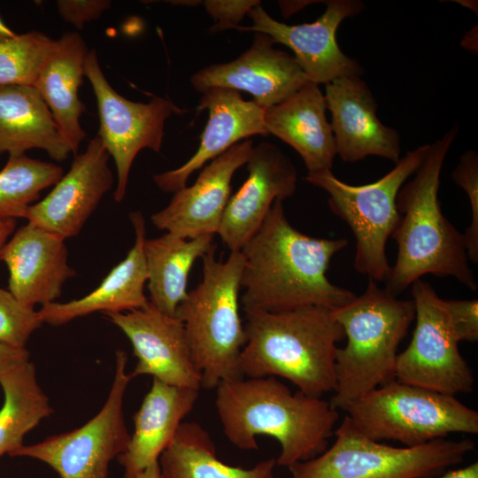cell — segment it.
Masks as SVG:
<instances>
[{
    "mask_svg": "<svg viewBox=\"0 0 478 478\" xmlns=\"http://www.w3.org/2000/svg\"><path fill=\"white\" fill-rule=\"evenodd\" d=\"M344 238H318L295 228L283 200L272 204L259 229L243 246V311L279 312L306 306L337 309L356 295L327 276L332 258L348 245Z\"/></svg>",
    "mask_w": 478,
    "mask_h": 478,
    "instance_id": "cell-1",
    "label": "cell"
},
{
    "mask_svg": "<svg viewBox=\"0 0 478 478\" xmlns=\"http://www.w3.org/2000/svg\"><path fill=\"white\" fill-rule=\"evenodd\" d=\"M215 389V406L227 440L251 451L258 448V436L276 439L280 466L289 468L321 454L339 420L329 402L292 393L274 376L226 381Z\"/></svg>",
    "mask_w": 478,
    "mask_h": 478,
    "instance_id": "cell-2",
    "label": "cell"
},
{
    "mask_svg": "<svg viewBox=\"0 0 478 478\" xmlns=\"http://www.w3.org/2000/svg\"><path fill=\"white\" fill-rule=\"evenodd\" d=\"M458 132L454 125L429 144L413 178L397 193L400 217L391 235L397 255L384 288L393 296L426 274L453 277L467 289H477L464 235L443 214L438 198L441 171Z\"/></svg>",
    "mask_w": 478,
    "mask_h": 478,
    "instance_id": "cell-3",
    "label": "cell"
},
{
    "mask_svg": "<svg viewBox=\"0 0 478 478\" xmlns=\"http://www.w3.org/2000/svg\"><path fill=\"white\" fill-rule=\"evenodd\" d=\"M245 320L246 343L240 357L243 377L279 376L313 397L334 392L337 343L345 336L332 310L245 311Z\"/></svg>",
    "mask_w": 478,
    "mask_h": 478,
    "instance_id": "cell-4",
    "label": "cell"
},
{
    "mask_svg": "<svg viewBox=\"0 0 478 478\" xmlns=\"http://www.w3.org/2000/svg\"><path fill=\"white\" fill-rule=\"evenodd\" d=\"M332 313L347 343L336 352V385L329 403L345 411L395 379L397 349L415 319V307L412 300L399 299L369 279L363 294Z\"/></svg>",
    "mask_w": 478,
    "mask_h": 478,
    "instance_id": "cell-5",
    "label": "cell"
},
{
    "mask_svg": "<svg viewBox=\"0 0 478 478\" xmlns=\"http://www.w3.org/2000/svg\"><path fill=\"white\" fill-rule=\"evenodd\" d=\"M216 246L201 258V282L178 305L201 387L213 389L226 381L243 378L240 357L246 343L239 313V291L244 258L231 251L226 261L215 258Z\"/></svg>",
    "mask_w": 478,
    "mask_h": 478,
    "instance_id": "cell-6",
    "label": "cell"
},
{
    "mask_svg": "<svg viewBox=\"0 0 478 478\" xmlns=\"http://www.w3.org/2000/svg\"><path fill=\"white\" fill-rule=\"evenodd\" d=\"M335 442L317 457L289 467L290 478H434L474 449L469 439H436L413 447L372 440L345 416Z\"/></svg>",
    "mask_w": 478,
    "mask_h": 478,
    "instance_id": "cell-7",
    "label": "cell"
},
{
    "mask_svg": "<svg viewBox=\"0 0 478 478\" xmlns=\"http://www.w3.org/2000/svg\"><path fill=\"white\" fill-rule=\"evenodd\" d=\"M344 412L368 438L396 441L405 447L454 433H478V412L455 396L396 379L371 390Z\"/></svg>",
    "mask_w": 478,
    "mask_h": 478,
    "instance_id": "cell-8",
    "label": "cell"
},
{
    "mask_svg": "<svg viewBox=\"0 0 478 478\" xmlns=\"http://www.w3.org/2000/svg\"><path fill=\"white\" fill-rule=\"evenodd\" d=\"M429 143L408 151L394 168L368 184L351 185L332 170L308 173L305 181L328 194L331 212L344 220L356 239L354 268L374 281H386L390 266L386 243L399 220L397 196L423 161Z\"/></svg>",
    "mask_w": 478,
    "mask_h": 478,
    "instance_id": "cell-9",
    "label": "cell"
},
{
    "mask_svg": "<svg viewBox=\"0 0 478 478\" xmlns=\"http://www.w3.org/2000/svg\"><path fill=\"white\" fill-rule=\"evenodd\" d=\"M127 362V353L118 350L108 397L91 420L78 428L37 443L23 444L10 456L42 461L59 478H107L110 462L126 451L131 436L123 412L125 392L132 379L126 372Z\"/></svg>",
    "mask_w": 478,
    "mask_h": 478,
    "instance_id": "cell-10",
    "label": "cell"
},
{
    "mask_svg": "<svg viewBox=\"0 0 478 478\" xmlns=\"http://www.w3.org/2000/svg\"><path fill=\"white\" fill-rule=\"evenodd\" d=\"M415 328L406 349L398 353L395 379L456 396L473 390L474 378L459 349L444 299L429 283L412 284Z\"/></svg>",
    "mask_w": 478,
    "mask_h": 478,
    "instance_id": "cell-11",
    "label": "cell"
},
{
    "mask_svg": "<svg viewBox=\"0 0 478 478\" xmlns=\"http://www.w3.org/2000/svg\"><path fill=\"white\" fill-rule=\"evenodd\" d=\"M84 75L94 91L100 127L97 136L115 163L117 186L114 200L126 195L128 176L136 155L143 149L159 152L166 120L182 110L170 99L153 96L148 103L134 102L119 94L105 78L95 49L89 50Z\"/></svg>",
    "mask_w": 478,
    "mask_h": 478,
    "instance_id": "cell-12",
    "label": "cell"
},
{
    "mask_svg": "<svg viewBox=\"0 0 478 478\" xmlns=\"http://www.w3.org/2000/svg\"><path fill=\"white\" fill-rule=\"evenodd\" d=\"M326 5L314 22L288 25L272 18L259 4L247 14L252 25L236 29L265 34L274 43L289 47L310 82L326 85L338 78L361 76L363 67L340 49L335 35L342 21L360 13L365 5L359 0H329Z\"/></svg>",
    "mask_w": 478,
    "mask_h": 478,
    "instance_id": "cell-13",
    "label": "cell"
},
{
    "mask_svg": "<svg viewBox=\"0 0 478 478\" xmlns=\"http://www.w3.org/2000/svg\"><path fill=\"white\" fill-rule=\"evenodd\" d=\"M104 314L131 343L137 358L132 378L151 375L169 385L199 389L201 376L188 343L183 323L159 311L150 301L143 308Z\"/></svg>",
    "mask_w": 478,
    "mask_h": 478,
    "instance_id": "cell-14",
    "label": "cell"
},
{
    "mask_svg": "<svg viewBox=\"0 0 478 478\" xmlns=\"http://www.w3.org/2000/svg\"><path fill=\"white\" fill-rule=\"evenodd\" d=\"M245 165L248 177L230 197L217 232L231 251H241L255 235L276 199L285 200L297 189L293 162L272 143L253 146Z\"/></svg>",
    "mask_w": 478,
    "mask_h": 478,
    "instance_id": "cell-15",
    "label": "cell"
},
{
    "mask_svg": "<svg viewBox=\"0 0 478 478\" xmlns=\"http://www.w3.org/2000/svg\"><path fill=\"white\" fill-rule=\"evenodd\" d=\"M109 157L99 137L92 138L51 191L27 209V222L64 240L77 235L112 187Z\"/></svg>",
    "mask_w": 478,
    "mask_h": 478,
    "instance_id": "cell-16",
    "label": "cell"
},
{
    "mask_svg": "<svg viewBox=\"0 0 478 478\" xmlns=\"http://www.w3.org/2000/svg\"><path fill=\"white\" fill-rule=\"evenodd\" d=\"M274 44L268 35L255 33L251 47L237 58L202 68L190 82L199 92L212 87L248 92L265 109L279 104L308 80L294 57Z\"/></svg>",
    "mask_w": 478,
    "mask_h": 478,
    "instance_id": "cell-17",
    "label": "cell"
},
{
    "mask_svg": "<svg viewBox=\"0 0 478 478\" xmlns=\"http://www.w3.org/2000/svg\"><path fill=\"white\" fill-rule=\"evenodd\" d=\"M252 139L240 142L204 166L195 183L173 193L164 209L152 214V224L177 236L191 239L219 230L231 197V180L248 161Z\"/></svg>",
    "mask_w": 478,
    "mask_h": 478,
    "instance_id": "cell-18",
    "label": "cell"
},
{
    "mask_svg": "<svg viewBox=\"0 0 478 478\" xmlns=\"http://www.w3.org/2000/svg\"><path fill=\"white\" fill-rule=\"evenodd\" d=\"M324 97L336 155L343 162L354 163L368 156L399 161V134L379 120L376 100L361 76L332 81L326 84Z\"/></svg>",
    "mask_w": 478,
    "mask_h": 478,
    "instance_id": "cell-19",
    "label": "cell"
},
{
    "mask_svg": "<svg viewBox=\"0 0 478 478\" xmlns=\"http://www.w3.org/2000/svg\"><path fill=\"white\" fill-rule=\"evenodd\" d=\"M67 256L64 239L27 222L0 252L9 270L8 290L31 308L55 302L66 280L76 274Z\"/></svg>",
    "mask_w": 478,
    "mask_h": 478,
    "instance_id": "cell-20",
    "label": "cell"
},
{
    "mask_svg": "<svg viewBox=\"0 0 478 478\" xmlns=\"http://www.w3.org/2000/svg\"><path fill=\"white\" fill-rule=\"evenodd\" d=\"M201 93L198 110H207L209 116L199 147L180 167L153 176L154 182L164 192L175 193L186 187L195 171L241 140L269 135L264 120L266 109L253 100H244L239 91L212 87Z\"/></svg>",
    "mask_w": 478,
    "mask_h": 478,
    "instance_id": "cell-21",
    "label": "cell"
},
{
    "mask_svg": "<svg viewBox=\"0 0 478 478\" xmlns=\"http://www.w3.org/2000/svg\"><path fill=\"white\" fill-rule=\"evenodd\" d=\"M135 241L126 258L116 265L100 285L81 298L66 303L52 302L38 311L42 323L61 326L95 312H125L147 305L144 294L147 267L143 253L146 228L141 212L130 213Z\"/></svg>",
    "mask_w": 478,
    "mask_h": 478,
    "instance_id": "cell-22",
    "label": "cell"
},
{
    "mask_svg": "<svg viewBox=\"0 0 478 478\" xmlns=\"http://www.w3.org/2000/svg\"><path fill=\"white\" fill-rule=\"evenodd\" d=\"M326 101L319 85L308 81L293 95L265 110L270 134L291 146L308 173L332 170L336 148Z\"/></svg>",
    "mask_w": 478,
    "mask_h": 478,
    "instance_id": "cell-23",
    "label": "cell"
},
{
    "mask_svg": "<svg viewBox=\"0 0 478 478\" xmlns=\"http://www.w3.org/2000/svg\"><path fill=\"white\" fill-rule=\"evenodd\" d=\"M198 390L166 384L153 379L140 408L134 415V433L119 457L124 478H135L158 461L182 420L192 411Z\"/></svg>",
    "mask_w": 478,
    "mask_h": 478,
    "instance_id": "cell-24",
    "label": "cell"
},
{
    "mask_svg": "<svg viewBox=\"0 0 478 478\" xmlns=\"http://www.w3.org/2000/svg\"><path fill=\"white\" fill-rule=\"evenodd\" d=\"M89 50L78 32L65 33L55 40L34 85L75 155L86 136L80 122L85 105L78 89L85 76L84 62Z\"/></svg>",
    "mask_w": 478,
    "mask_h": 478,
    "instance_id": "cell-25",
    "label": "cell"
},
{
    "mask_svg": "<svg viewBox=\"0 0 478 478\" xmlns=\"http://www.w3.org/2000/svg\"><path fill=\"white\" fill-rule=\"evenodd\" d=\"M45 150L57 161L73 153L53 116L34 86L0 87V155Z\"/></svg>",
    "mask_w": 478,
    "mask_h": 478,
    "instance_id": "cell-26",
    "label": "cell"
},
{
    "mask_svg": "<svg viewBox=\"0 0 478 478\" xmlns=\"http://www.w3.org/2000/svg\"><path fill=\"white\" fill-rule=\"evenodd\" d=\"M213 244V235L185 239L166 233L157 238H145L149 301L164 313L175 316L178 305L188 293V276L194 262Z\"/></svg>",
    "mask_w": 478,
    "mask_h": 478,
    "instance_id": "cell-27",
    "label": "cell"
},
{
    "mask_svg": "<svg viewBox=\"0 0 478 478\" xmlns=\"http://www.w3.org/2000/svg\"><path fill=\"white\" fill-rule=\"evenodd\" d=\"M158 466L162 478H277L276 461L268 459L251 468L223 463L209 433L197 422H182Z\"/></svg>",
    "mask_w": 478,
    "mask_h": 478,
    "instance_id": "cell-28",
    "label": "cell"
},
{
    "mask_svg": "<svg viewBox=\"0 0 478 478\" xmlns=\"http://www.w3.org/2000/svg\"><path fill=\"white\" fill-rule=\"evenodd\" d=\"M4 401L0 409V456L23 445L27 433L49 417L53 409L38 384L29 360L0 374Z\"/></svg>",
    "mask_w": 478,
    "mask_h": 478,
    "instance_id": "cell-29",
    "label": "cell"
},
{
    "mask_svg": "<svg viewBox=\"0 0 478 478\" xmlns=\"http://www.w3.org/2000/svg\"><path fill=\"white\" fill-rule=\"evenodd\" d=\"M62 176L63 169L58 165L26 154L9 156L0 170V220L25 218L41 192Z\"/></svg>",
    "mask_w": 478,
    "mask_h": 478,
    "instance_id": "cell-30",
    "label": "cell"
},
{
    "mask_svg": "<svg viewBox=\"0 0 478 478\" xmlns=\"http://www.w3.org/2000/svg\"><path fill=\"white\" fill-rule=\"evenodd\" d=\"M55 40L40 31L0 37V87L34 86Z\"/></svg>",
    "mask_w": 478,
    "mask_h": 478,
    "instance_id": "cell-31",
    "label": "cell"
},
{
    "mask_svg": "<svg viewBox=\"0 0 478 478\" xmlns=\"http://www.w3.org/2000/svg\"><path fill=\"white\" fill-rule=\"evenodd\" d=\"M42 324L38 311L23 305L0 287V343L25 348L30 335Z\"/></svg>",
    "mask_w": 478,
    "mask_h": 478,
    "instance_id": "cell-32",
    "label": "cell"
},
{
    "mask_svg": "<svg viewBox=\"0 0 478 478\" xmlns=\"http://www.w3.org/2000/svg\"><path fill=\"white\" fill-rule=\"evenodd\" d=\"M455 183L461 187L470 202L471 222L464 235L468 259L478 262V153L465 151L451 173Z\"/></svg>",
    "mask_w": 478,
    "mask_h": 478,
    "instance_id": "cell-33",
    "label": "cell"
},
{
    "mask_svg": "<svg viewBox=\"0 0 478 478\" xmlns=\"http://www.w3.org/2000/svg\"><path fill=\"white\" fill-rule=\"evenodd\" d=\"M201 3L215 20L211 33L236 29L243 18L260 4L258 0H206Z\"/></svg>",
    "mask_w": 478,
    "mask_h": 478,
    "instance_id": "cell-34",
    "label": "cell"
},
{
    "mask_svg": "<svg viewBox=\"0 0 478 478\" xmlns=\"http://www.w3.org/2000/svg\"><path fill=\"white\" fill-rule=\"evenodd\" d=\"M459 342L478 340V300H445Z\"/></svg>",
    "mask_w": 478,
    "mask_h": 478,
    "instance_id": "cell-35",
    "label": "cell"
},
{
    "mask_svg": "<svg viewBox=\"0 0 478 478\" xmlns=\"http://www.w3.org/2000/svg\"><path fill=\"white\" fill-rule=\"evenodd\" d=\"M57 10L66 21L82 29L88 22L98 19L112 5L109 0H58Z\"/></svg>",
    "mask_w": 478,
    "mask_h": 478,
    "instance_id": "cell-36",
    "label": "cell"
},
{
    "mask_svg": "<svg viewBox=\"0 0 478 478\" xmlns=\"http://www.w3.org/2000/svg\"><path fill=\"white\" fill-rule=\"evenodd\" d=\"M29 361L26 348H16L0 343V374Z\"/></svg>",
    "mask_w": 478,
    "mask_h": 478,
    "instance_id": "cell-37",
    "label": "cell"
},
{
    "mask_svg": "<svg viewBox=\"0 0 478 478\" xmlns=\"http://www.w3.org/2000/svg\"><path fill=\"white\" fill-rule=\"evenodd\" d=\"M440 478H478V462L444 472Z\"/></svg>",
    "mask_w": 478,
    "mask_h": 478,
    "instance_id": "cell-38",
    "label": "cell"
},
{
    "mask_svg": "<svg viewBox=\"0 0 478 478\" xmlns=\"http://www.w3.org/2000/svg\"><path fill=\"white\" fill-rule=\"evenodd\" d=\"M15 220H0V252L15 229Z\"/></svg>",
    "mask_w": 478,
    "mask_h": 478,
    "instance_id": "cell-39",
    "label": "cell"
},
{
    "mask_svg": "<svg viewBox=\"0 0 478 478\" xmlns=\"http://www.w3.org/2000/svg\"><path fill=\"white\" fill-rule=\"evenodd\" d=\"M135 478H162L158 461L141 472Z\"/></svg>",
    "mask_w": 478,
    "mask_h": 478,
    "instance_id": "cell-40",
    "label": "cell"
},
{
    "mask_svg": "<svg viewBox=\"0 0 478 478\" xmlns=\"http://www.w3.org/2000/svg\"><path fill=\"white\" fill-rule=\"evenodd\" d=\"M13 30H12L1 19L0 17V37H12L16 35Z\"/></svg>",
    "mask_w": 478,
    "mask_h": 478,
    "instance_id": "cell-41",
    "label": "cell"
}]
</instances>
